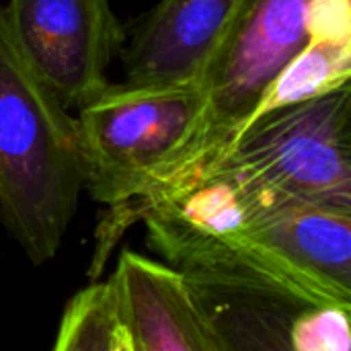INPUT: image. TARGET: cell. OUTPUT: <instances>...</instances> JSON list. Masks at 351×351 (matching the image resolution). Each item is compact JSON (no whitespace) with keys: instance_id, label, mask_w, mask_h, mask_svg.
Here are the masks:
<instances>
[{"instance_id":"1","label":"cell","mask_w":351,"mask_h":351,"mask_svg":"<svg viewBox=\"0 0 351 351\" xmlns=\"http://www.w3.org/2000/svg\"><path fill=\"white\" fill-rule=\"evenodd\" d=\"M183 276L263 282L292 294L351 304V214L204 171L142 199L132 222Z\"/></svg>"},{"instance_id":"2","label":"cell","mask_w":351,"mask_h":351,"mask_svg":"<svg viewBox=\"0 0 351 351\" xmlns=\"http://www.w3.org/2000/svg\"><path fill=\"white\" fill-rule=\"evenodd\" d=\"M82 191L76 117L21 51L0 2V218L33 265L58 255Z\"/></svg>"},{"instance_id":"3","label":"cell","mask_w":351,"mask_h":351,"mask_svg":"<svg viewBox=\"0 0 351 351\" xmlns=\"http://www.w3.org/2000/svg\"><path fill=\"white\" fill-rule=\"evenodd\" d=\"M204 109L199 82L109 84L76 115L84 191L109 206L119 232L132 210L169 183Z\"/></svg>"},{"instance_id":"4","label":"cell","mask_w":351,"mask_h":351,"mask_svg":"<svg viewBox=\"0 0 351 351\" xmlns=\"http://www.w3.org/2000/svg\"><path fill=\"white\" fill-rule=\"evenodd\" d=\"M350 117L351 84L267 111L253 117L204 171H222L274 195L351 214Z\"/></svg>"},{"instance_id":"5","label":"cell","mask_w":351,"mask_h":351,"mask_svg":"<svg viewBox=\"0 0 351 351\" xmlns=\"http://www.w3.org/2000/svg\"><path fill=\"white\" fill-rule=\"evenodd\" d=\"M313 4L315 0L247 2L199 80L204 109L177 175L165 185L202 173L249 123L271 82L304 47Z\"/></svg>"},{"instance_id":"6","label":"cell","mask_w":351,"mask_h":351,"mask_svg":"<svg viewBox=\"0 0 351 351\" xmlns=\"http://www.w3.org/2000/svg\"><path fill=\"white\" fill-rule=\"evenodd\" d=\"M183 278L224 351H351V304L255 280Z\"/></svg>"},{"instance_id":"7","label":"cell","mask_w":351,"mask_h":351,"mask_svg":"<svg viewBox=\"0 0 351 351\" xmlns=\"http://www.w3.org/2000/svg\"><path fill=\"white\" fill-rule=\"evenodd\" d=\"M14 41L66 109H80L111 82L125 35L111 0H8Z\"/></svg>"},{"instance_id":"8","label":"cell","mask_w":351,"mask_h":351,"mask_svg":"<svg viewBox=\"0 0 351 351\" xmlns=\"http://www.w3.org/2000/svg\"><path fill=\"white\" fill-rule=\"evenodd\" d=\"M249 0H160L119 56L136 84L199 82Z\"/></svg>"},{"instance_id":"9","label":"cell","mask_w":351,"mask_h":351,"mask_svg":"<svg viewBox=\"0 0 351 351\" xmlns=\"http://www.w3.org/2000/svg\"><path fill=\"white\" fill-rule=\"evenodd\" d=\"M109 284L117 327L132 351H224L185 278L173 267L123 251Z\"/></svg>"},{"instance_id":"10","label":"cell","mask_w":351,"mask_h":351,"mask_svg":"<svg viewBox=\"0 0 351 351\" xmlns=\"http://www.w3.org/2000/svg\"><path fill=\"white\" fill-rule=\"evenodd\" d=\"M348 84H351V0H315L304 47L271 82L251 119Z\"/></svg>"},{"instance_id":"11","label":"cell","mask_w":351,"mask_h":351,"mask_svg":"<svg viewBox=\"0 0 351 351\" xmlns=\"http://www.w3.org/2000/svg\"><path fill=\"white\" fill-rule=\"evenodd\" d=\"M115 327L109 280L90 284L66 304L51 351H109Z\"/></svg>"},{"instance_id":"12","label":"cell","mask_w":351,"mask_h":351,"mask_svg":"<svg viewBox=\"0 0 351 351\" xmlns=\"http://www.w3.org/2000/svg\"><path fill=\"white\" fill-rule=\"evenodd\" d=\"M109 351H132L130 343H128V337H125V333H123L119 327H115L113 341H111V350Z\"/></svg>"}]
</instances>
